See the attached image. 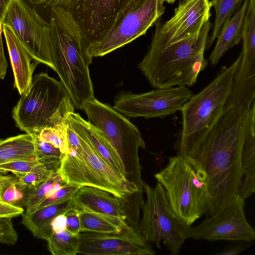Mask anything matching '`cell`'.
Returning a JSON list of instances; mask_svg holds the SVG:
<instances>
[{
    "mask_svg": "<svg viewBox=\"0 0 255 255\" xmlns=\"http://www.w3.org/2000/svg\"><path fill=\"white\" fill-rule=\"evenodd\" d=\"M8 172L6 171H5L2 170H0V174H6Z\"/></svg>",
    "mask_w": 255,
    "mask_h": 255,
    "instance_id": "obj_42",
    "label": "cell"
},
{
    "mask_svg": "<svg viewBox=\"0 0 255 255\" xmlns=\"http://www.w3.org/2000/svg\"><path fill=\"white\" fill-rule=\"evenodd\" d=\"M193 95L186 86L155 88L140 94L124 93L116 98L113 109L130 118H163L180 111Z\"/></svg>",
    "mask_w": 255,
    "mask_h": 255,
    "instance_id": "obj_12",
    "label": "cell"
},
{
    "mask_svg": "<svg viewBox=\"0 0 255 255\" xmlns=\"http://www.w3.org/2000/svg\"><path fill=\"white\" fill-rule=\"evenodd\" d=\"M25 211L23 208H18L0 201V217H15Z\"/></svg>",
    "mask_w": 255,
    "mask_h": 255,
    "instance_id": "obj_35",
    "label": "cell"
},
{
    "mask_svg": "<svg viewBox=\"0 0 255 255\" xmlns=\"http://www.w3.org/2000/svg\"><path fill=\"white\" fill-rule=\"evenodd\" d=\"M244 206L245 200L237 196L200 224L190 226L188 239L209 241L254 240L255 229L246 218Z\"/></svg>",
    "mask_w": 255,
    "mask_h": 255,
    "instance_id": "obj_13",
    "label": "cell"
},
{
    "mask_svg": "<svg viewBox=\"0 0 255 255\" xmlns=\"http://www.w3.org/2000/svg\"><path fill=\"white\" fill-rule=\"evenodd\" d=\"M209 0H181L172 17L155 25L152 37L163 44L175 42L199 32L211 15Z\"/></svg>",
    "mask_w": 255,
    "mask_h": 255,
    "instance_id": "obj_15",
    "label": "cell"
},
{
    "mask_svg": "<svg viewBox=\"0 0 255 255\" xmlns=\"http://www.w3.org/2000/svg\"><path fill=\"white\" fill-rule=\"evenodd\" d=\"M66 128L67 126L61 128H46L35 134L40 140L49 142L58 148L64 155L69 152Z\"/></svg>",
    "mask_w": 255,
    "mask_h": 255,
    "instance_id": "obj_30",
    "label": "cell"
},
{
    "mask_svg": "<svg viewBox=\"0 0 255 255\" xmlns=\"http://www.w3.org/2000/svg\"><path fill=\"white\" fill-rule=\"evenodd\" d=\"M35 134V159L48 169L57 171L63 155L60 149L51 143L40 140Z\"/></svg>",
    "mask_w": 255,
    "mask_h": 255,
    "instance_id": "obj_28",
    "label": "cell"
},
{
    "mask_svg": "<svg viewBox=\"0 0 255 255\" xmlns=\"http://www.w3.org/2000/svg\"><path fill=\"white\" fill-rule=\"evenodd\" d=\"M35 134L24 133L0 142V165L16 160L35 159Z\"/></svg>",
    "mask_w": 255,
    "mask_h": 255,
    "instance_id": "obj_22",
    "label": "cell"
},
{
    "mask_svg": "<svg viewBox=\"0 0 255 255\" xmlns=\"http://www.w3.org/2000/svg\"><path fill=\"white\" fill-rule=\"evenodd\" d=\"M49 9L54 71L58 75L74 106L84 110L85 103L95 98L89 68L92 59L79 31L68 16L59 8Z\"/></svg>",
    "mask_w": 255,
    "mask_h": 255,
    "instance_id": "obj_3",
    "label": "cell"
},
{
    "mask_svg": "<svg viewBox=\"0 0 255 255\" xmlns=\"http://www.w3.org/2000/svg\"><path fill=\"white\" fill-rule=\"evenodd\" d=\"M11 217H0V243L14 245L17 242L18 236L14 229Z\"/></svg>",
    "mask_w": 255,
    "mask_h": 255,
    "instance_id": "obj_32",
    "label": "cell"
},
{
    "mask_svg": "<svg viewBox=\"0 0 255 255\" xmlns=\"http://www.w3.org/2000/svg\"><path fill=\"white\" fill-rule=\"evenodd\" d=\"M245 247L237 246L217 254L219 255H236L241 254L245 250Z\"/></svg>",
    "mask_w": 255,
    "mask_h": 255,
    "instance_id": "obj_38",
    "label": "cell"
},
{
    "mask_svg": "<svg viewBox=\"0 0 255 255\" xmlns=\"http://www.w3.org/2000/svg\"><path fill=\"white\" fill-rule=\"evenodd\" d=\"M67 121L78 136L88 141L108 164L126 177L125 169L120 159L98 128L85 120L78 113H69Z\"/></svg>",
    "mask_w": 255,
    "mask_h": 255,
    "instance_id": "obj_18",
    "label": "cell"
},
{
    "mask_svg": "<svg viewBox=\"0 0 255 255\" xmlns=\"http://www.w3.org/2000/svg\"><path fill=\"white\" fill-rule=\"evenodd\" d=\"M65 184L58 170L55 171L37 187L30 190L24 212L27 214L33 212L41 201Z\"/></svg>",
    "mask_w": 255,
    "mask_h": 255,
    "instance_id": "obj_26",
    "label": "cell"
},
{
    "mask_svg": "<svg viewBox=\"0 0 255 255\" xmlns=\"http://www.w3.org/2000/svg\"><path fill=\"white\" fill-rule=\"evenodd\" d=\"M46 241L48 250L53 255L78 254L79 235H73L65 230L58 233H51Z\"/></svg>",
    "mask_w": 255,
    "mask_h": 255,
    "instance_id": "obj_27",
    "label": "cell"
},
{
    "mask_svg": "<svg viewBox=\"0 0 255 255\" xmlns=\"http://www.w3.org/2000/svg\"><path fill=\"white\" fill-rule=\"evenodd\" d=\"M164 0H133L125 9L105 36L90 52L91 58L103 56L146 33L160 20Z\"/></svg>",
    "mask_w": 255,
    "mask_h": 255,
    "instance_id": "obj_10",
    "label": "cell"
},
{
    "mask_svg": "<svg viewBox=\"0 0 255 255\" xmlns=\"http://www.w3.org/2000/svg\"><path fill=\"white\" fill-rule=\"evenodd\" d=\"M2 25L0 20V79L3 80L5 77L7 62L4 56L2 40Z\"/></svg>",
    "mask_w": 255,
    "mask_h": 255,
    "instance_id": "obj_37",
    "label": "cell"
},
{
    "mask_svg": "<svg viewBox=\"0 0 255 255\" xmlns=\"http://www.w3.org/2000/svg\"><path fill=\"white\" fill-rule=\"evenodd\" d=\"M249 0H245L242 6L222 27L217 37L216 45L209 57L212 65L217 64L223 55L242 40L245 15Z\"/></svg>",
    "mask_w": 255,
    "mask_h": 255,
    "instance_id": "obj_20",
    "label": "cell"
},
{
    "mask_svg": "<svg viewBox=\"0 0 255 255\" xmlns=\"http://www.w3.org/2000/svg\"><path fill=\"white\" fill-rule=\"evenodd\" d=\"M154 177L163 186L172 211L183 223L191 226L206 214V176L195 159L177 155L171 157Z\"/></svg>",
    "mask_w": 255,
    "mask_h": 255,
    "instance_id": "obj_6",
    "label": "cell"
},
{
    "mask_svg": "<svg viewBox=\"0 0 255 255\" xmlns=\"http://www.w3.org/2000/svg\"><path fill=\"white\" fill-rule=\"evenodd\" d=\"M81 232L119 233L128 224L123 219L96 212L79 210Z\"/></svg>",
    "mask_w": 255,
    "mask_h": 255,
    "instance_id": "obj_23",
    "label": "cell"
},
{
    "mask_svg": "<svg viewBox=\"0 0 255 255\" xmlns=\"http://www.w3.org/2000/svg\"><path fill=\"white\" fill-rule=\"evenodd\" d=\"M66 217L65 213L59 214L56 216L50 223V229L51 233L63 231L66 230Z\"/></svg>",
    "mask_w": 255,
    "mask_h": 255,
    "instance_id": "obj_36",
    "label": "cell"
},
{
    "mask_svg": "<svg viewBox=\"0 0 255 255\" xmlns=\"http://www.w3.org/2000/svg\"><path fill=\"white\" fill-rule=\"evenodd\" d=\"M177 0H164V2H166L168 3L172 4Z\"/></svg>",
    "mask_w": 255,
    "mask_h": 255,
    "instance_id": "obj_41",
    "label": "cell"
},
{
    "mask_svg": "<svg viewBox=\"0 0 255 255\" xmlns=\"http://www.w3.org/2000/svg\"><path fill=\"white\" fill-rule=\"evenodd\" d=\"M71 199L35 209L30 213L21 215L22 224L33 237L47 240L50 235V225L57 215L74 208Z\"/></svg>",
    "mask_w": 255,
    "mask_h": 255,
    "instance_id": "obj_19",
    "label": "cell"
},
{
    "mask_svg": "<svg viewBox=\"0 0 255 255\" xmlns=\"http://www.w3.org/2000/svg\"><path fill=\"white\" fill-rule=\"evenodd\" d=\"M71 199L74 207L79 210L98 212L126 220L121 198L102 189L82 185Z\"/></svg>",
    "mask_w": 255,
    "mask_h": 255,
    "instance_id": "obj_16",
    "label": "cell"
},
{
    "mask_svg": "<svg viewBox=\"0 0 255 255\" xmlns=\"http://www.w3.org/2000/svg\"><path fill=\"white\" fill-rule=\"evenodd\" d=\"M2 139H0V142L2 140Z\"/></svg>",
    "mask_w": 255,
    "mask_h": 255,
    "instance_id": "obj_43",
    "label": "cell"
},
{
    "mask_svg": "<svg viewBox=\"0 0 255 255\" xmlns=\"http://www.w3.org/2000/svg\"><path fill=\"white\" fill-rule=\"evenodd\" d=\"M81 186L80 185L74 183L65 184L60 189L41 201L35 209L71 199Z\"/></svg>",
    "mask_w": 255,
    "mask_h": 255,
    "instance_id": "obj_31",
    "label": "cell"
},
{
    "mask_svg": "<svg viewBox=\"0 0 255 255\" xmlns=\"http://www.w3.org/2000/svg\"><path fill=\"white\" fill-rule=\"evenodd\" d=\"M212 25L208 20L197 33L169 44L152 37L146 54L137 65L152 87H188L196 83L208 64L204 51Z\"/></svg>",
    "mask_w": 255,
    "mask_h": 255,
    "instance_id": "obj_2",
    "label": "cell"
},
{
    "mask_svg": "<svg viewBox=\"0 0 255 255\" xmlns=\"http://www.w3.org/2000/svg\"><path fill=\"white\" fill-rule=\"evenodd\" d=\"M2 25L14 75V87L22 95L29 90L32 83L33 73L37 64L31 63L32 58L12 30L6 25Z\"/></svg>",
    "mask_w": 255,
    "mask_h": 255,
    "instance_id": "obj_17",
    "label": "cell"
},
{
    "mask_svg": "<svg viewBox=\"0 0 255 255\" xmlns=\"http://www.w3.org/2000/svg\"><path fill=\"white\" fill-rule=\"evenodd\" d=\"M0 170L13 174L29 172L51 174L56 171L48 169L35 159L16 160L2 164L0 165Z\"/></svg>",
    "mask_w": 255,
    "mask_h": 255,
    "instance_id": "obj_29",
    "label": "cell"
},
{
    "mask_svg": "<svg viewBox=\"0 0 255 255\" xmlns=\"http://www.w3.org/2000/svg\"><path fill=\"white\" fill-rule=\"evenodd\" d=\"M143 191L146 195L141 209L142 217L137 228L145 240L161 249V243L170 254L177 255L188 239L190 226L183 223L172 211L161 184L157 181L152 187L143 180Z\"/></svg>",
    "mask_w": 255,
    "mask_h": 255,
    "instance_id": "obj_8",
    "label": "cell"
},
{
    "mask_svg": "<svg viewBox=\"0 0 255 255\" xmlns=\"http://www.w3.org/2000/svg\"><path fill=\"white\" fill-rule=\"evenodd\" d=\"M74 112L70 96L61 82L46 73L33 76L31 86L12 111L15 126L28 134L46 128H65L67 117Z\"/></svg>",
    "mask_w": 255,
    "mask_h": 255,
    "instance_id": "obj_5",
    "label": "cell"
},
{
    "mask_svg": "<svg viewBox=\"0 0 255 255\" xmlns=\"http://www.w3.org/2000/svg\"><path fill=\"white\" fill-rule=\"evenodd\" d=\"M53 173L49 174L29 172L22 174L14 173V174L17 177L21 184L29 190H31L39 186L42 183L49 178Z\"/></svg>",
    "mask_w": 255,
    "mask_h": 255,
    "instance_id": "obj_33",
    "label": "cell"
},
{
    "mask_svg": "<svg viewBox=\"0 0 255 255\" xmlns=\"http://www.w3.org/2000/svg\"><path fill=\"white\" fill-rule=\"evenodd\" d=\"M84 111L88 122L100 131L116 153L126 178L143 192L138 150L146 145L138 128L113 108L95 98L85 103Z\"/></svg>",
    "mask_w": 255,
    "mask_h": 255,
    "instance_id": "obj_7",
    "label": "cell"
},
{
    "mask_svg": "<svg viewBox=\"0 0 255 255\" xmlns=\"http://www.w3.org/2000/svg\"><path fill=\"white\" fill-rule=\"evenodd\" d=\"M241 56V53L230 66H223L206 87L193 94L182 106L180 110L182 128L176 143V155L195 159L226 107Z\"/></svg>",
    "mask_w": 255,
    "mask_h": 255,
    "instance_id": "obj_4",
    "label": "cell"
},
{
    "mask_svg": "<svg viewBox=\"0 0 255 255\" xmlns=\"http://www.w3.org/2000/svg\"><path fill=\"white\" fill-rule=\"evenodd\" d=\"M9 26L35 62L54 67L51 56L50 28L34 7L12 0L1 22Z\"/></svg>",
    "mask_w": 255,
    "mask_h": 255,
    "instance_id": "obj_11",
    "label": "cell"
},
{
    "mask_svg": "<svg viewBox=\"0 0 255 255\" xmlns=\"http://www.w3.org/2000/svg\"><path fill=\"white\" fill-rule=\"evenodd\" d=\"M241 162L243 178L238 195L245 200L255 191V120L252 122L244 141Z\"/></svg>",
    "mask_w": 255,
    "mask_h": 255,
    "instance_id": "obj_21",
    "label": "cell"
},
{
    "mask_svg": "<svg viewBox=\"0 0 255 255\" xmlns=\"http://www.w3.org/2000/svg\"><path fill=\"white\" fill-rule=\"evenodd\" d=\"M255 120V103L226 106L194 159L205 172L208 194L207 217L238 195L243 178L242 152Z\"/></svg>",
    "mask_w": 255,
    "mask_h": 255,
    "instance_id": "obj_1",
    "label": "cell"
},
{
    "mask_svg": "<svg viewBox=\"0 0 255 255\" xmlns=\"http://www.w3.org/2000/svg\"><path fill=\"white\" fill-rule=\"evenodd\" d=\"M12 0H0V20H3L8 7Z\"/></svg>",
    "mask_w": 255,
    "mask_h": 255,
    "instance_id": "obj_39",
    "label": "cell"
},
{
    "mask_svg": "<svg viewBox=\"0 0 255 255\" xmlns=\"http://www.w3.org/2000/svg\"><path fill=\"white\" fill-rule=\"evenodd\" d=\"M66 217V230L73 235L77 236L81 232L79 210L74 208L65 213Z\"/></svg>",
    "mask_w": 255,
    "mask_h": 255,
    "instance_id": "obj_34",
    "label": "cell"
},
{
    "mask_svg": "<svg viewBox=\"0 0 255 255\" xmlns=\"http://www.w3.org/2000/svg\"><path fill=\"white\" fill-rule=\"evenodd\" d=\"M243 0H212L210 3L215 9L216 16L211 35L208 37L206 48L209 49L218 36L224 23L237 11Z\"/></svg>",
    "mask_w": 255,
    "mask_h": 255,
    "instance_id": "obj_25",
    "label": "cell"
},
{
    "mask_svg": "<svg viewBox=\"0 0 255 255\" xmlns=\"http://www.w3.org/2000/svg\"><path fill=\"white\" fill-rule=\"evenodd\" d=\"M0 174V201L16 207H26L30 190L14 174Z\"/></svg>",
    "mask_w": 255,
    "mask_h": 255,
    "instance_id": "obj_24",
    "label": "cell"
},
{
    "mask_svg": "<svg viewBox=\"0 0 255 255\" xmlns=\"http://www.w3.org/2000/svg\"></svg>",
    "mask_w": 255,
    "mask_h": 255,
    "instance_id": "obj_44",
    "label": "cell"
},
{
    "mask_svg": "<svg viewBox=\"0 0 255 255\" xmlns=\"http://www.w3.org/2000/svg\"><path fill=\"white\" fill-rule=\"evenodd\" d=\"M132 0H47L42 6L59 8L69 17L79 31L90 56L91 50Z\"/></svg>",
    "mask_w": 255,
    "mask_h": 255,
    "instance_id": "obj_9",
    "label": "cell"
},
{
    "mask_svg": "<svg viewBox=\"0 0 255 255\" xmlns=\"http://www.w3.org/2000/svg\"><path fill=\"white\" fill-rule=\"evenodd\" d=\"M137 227L127 225L119 233L82 232L78 254L154 255L155 253Z\"/></svg>",
    "mask_w": 255,
    "mask_h": 255,
    "instance_id": "obj_14",
    "label": "cell"
},
{
    "mask_svg": "<svg viewBox=\"0 0 255 255\" xmlns=\"http://www.w3.org/2000/svg\"><path fill=\"white\" fill-rule=\"evenodd\" d=\"M30 3L35 5H43L47 0H27Z\"/></svg>",
    "mask_w": 255,
    "mask_h": 255,
    "instance_id": "obj_40",
    "label": "cell"
}]
</instances>
